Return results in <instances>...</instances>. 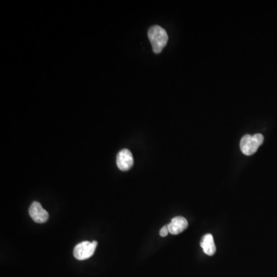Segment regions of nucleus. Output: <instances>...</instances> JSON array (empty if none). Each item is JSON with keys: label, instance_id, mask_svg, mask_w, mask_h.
Masks as SVG:
<instances>
[{"label": "nucleus", "instance_id": "obj_1", "mask_svg": "<svg viewBox=\"0 0 277 277\" xmlns=\"http://www.w3.org/2000/svg\"><path fill=\"white\" fill-rule=\"evenodd\" d=\"M148 37L156 54L162 52L169 39L166 30L159 26H152L148 31Z\"/></svg>", "mask_w": 277, "mask_h": 277}, {"label": "nucleus", "instance_id": "obj_2", "mask_svg": "<svg viewBox=\"0 0 277 277\" xmlns=\"http://www.w3.org/2000/svg\"><path fill=\"white\" fill-rule=\"evenodd\" d=\"M264 141V137L260 133L251 136V135H245L241 139L240 150L242 154L246 156H251L254 154L260 146L263 144Z\"/></svg>", "mask_w": 277, "mask_h": 277}, {"label": "nucleus", "instance_id": "obj_3", "mask_svg": "<svg viewBox=\"0 0 277 277\" xmlns=\"http://www.w3.org/2000/svg\"><path fill=\"white\" fill-rule=\"evenodd\" d=\"M97 246V242L92 241H84L80 243L77 244L74 248V255L75 258L78 260H85L90 258L92 255L94 254Z\"/></svg>", "mask_w": 277, "mask_h": 277}, {"label": "nucleus", "instance_id": "obj_4", "mask_svg": "<svg viewBox=\"0 0 277 277\" xmlns=\"http://www.w3.org/2000/svg\"><path fill=\"white\" fill-rule=\"evenodd\" d=\"M29 213L31 218L37 223H44L49 219V213L42 208V205L39 202H34L31 204Z\"/></svg>", "mask_w": 277, "mask_h": 277}, {"label": "nucleus", "instance_id": "obj_5", "mask_svg": "<svg viewBox=\"0 0 277 277\" xmlns=\"http://www.w3.org/2000/svg\"><path fill=\"white\" fill-rule=\"evenodd\" d=\"M134 163L133 154L129 150H122L117 157V165L122 171H128L133 167Z\"/></svg>", "mask_w": 277, "mask_h": 277}, {"label": "nucleus", "instance_id": "obj_6", "mask_svg": "<svg viewBox=\"0 0 277 277\" xmlns=\"http://www.w3.org/2000/svg\"><path fill=\"white\" fill-rule=\"evenodd\" d=\"M169 232L173 235H177L181 234L188 227V222L187 219L182 216H176L172 220V221L168 224Z\"/></svg>", "mask_w": 277, "mask_h": 277}, {"label": "nucleus", "instance_id": "obj_7", "mask_svg": "<svg viewBox=\"0 0 277 277\" xmlns=\"http://www.w3.org/2000/svg\"><path fill=\"white\" fill-rule=\"evenodd\" d=\"M200 246L203 249L204 253L208 256H213L216 253V245H215L213 237L211 234H206L202 237Z\"/></svg>", "mask_w": 277, "mask_h": 277}, {"label": "nucleus", "instance_id": "obj_8", "mask_svg": "<svg viewBox=\"0 0 277 277\" xmlns=\"http://www.w3.org/2000/svg\"><path fill=\"white\" fill-rule=\"evenodd\" d=\"M169 229H168V226H164L162 229H161L160 231H159V235L162 237H166L169 234Z\"/></svg>", "mask_w": 277, "mask_h": 277}]
</instances>
